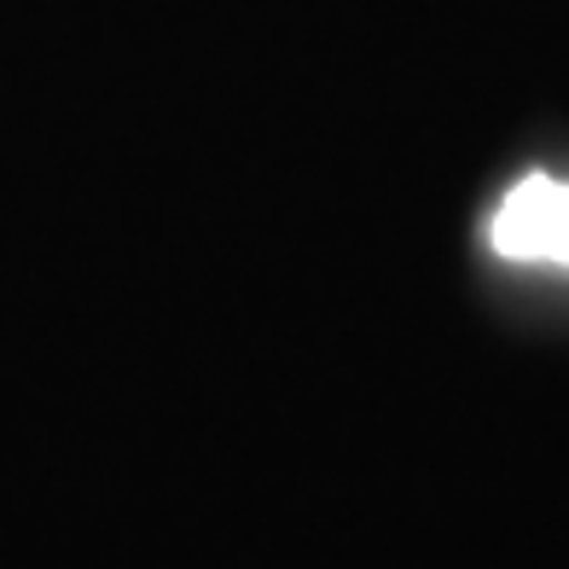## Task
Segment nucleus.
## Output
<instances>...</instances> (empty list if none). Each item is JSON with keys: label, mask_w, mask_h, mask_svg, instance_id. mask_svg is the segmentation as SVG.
<instances>
[{"label": "nucleus", "mask_w": 569, "mask_h": 569, "mask_svg": "<svg viewBox=\"0 0 569 569\" xmlns=\"http://www.w3.org/2000/svg\"><path fill=\"white\" fill-rule=\"evenodd\" d=\"M495 250L511 262H563L569 268V187L552 174H529L495 210Z\"/></svg>", "instance_id": "1"}]
</instances>
